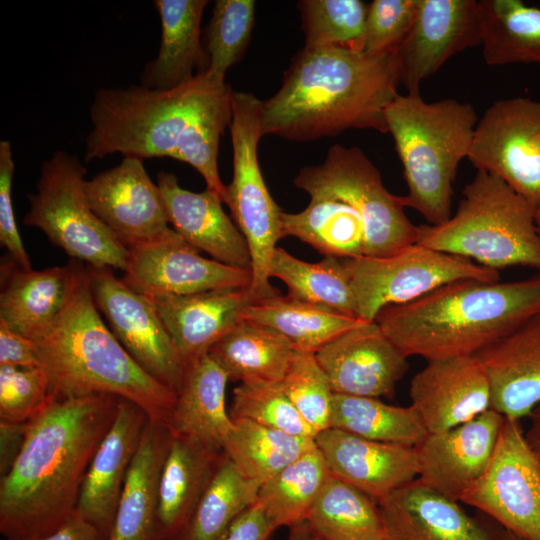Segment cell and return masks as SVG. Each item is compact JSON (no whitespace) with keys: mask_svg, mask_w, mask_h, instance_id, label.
I'll return each mask as SVG.
<instances>
[{"mask_svg":"<svg viewBox=\"0 0 540 540\" xmlns=\"http://www.w3.org/2000/svg\"><path fill=\"white\" fill-rule=\"evenodd\" d=\"M232 95L231 86L207 70L168 90L100 88L89 109L85 161L114 153L141 160L173 158L192 166L224 202L226 185L217 158L232 119Z\"/></svg>","mask_w":540,"mask_h":540,"instance_id":"1","label":"cell"},{"mask_svg":"<svg viewBox=\"0 0 540 540\" xmlns=\"http://www.w3.org/2000/svg\"><path fill=\"white\" fill-rule=\"evenodd\" d=\"M119 399L51 392L46 406L28 421L24 445L0 480V532L7 540L45 536L76 511L88 466Z\"/></svg>","mask_w":540,"mask_h":540,"instance_id":"2","label":"cell"},{"mask_svg":"<svg viewBox=\"0 0 540 540\" xmlns=\"http://www.w3.org/2000/svg\"><path fill=\"white\" fill-rule=\"evenodd\" d=\"M399 85L397 51L303 47L279 90L261 101L262 134L306 142L351 128L388 133L385 111Z\"/></svg>","mask_w":540,"mask_h":540,"instance_id":"3","label":"cell"},{"mask_svg":"<svg viewBox=\"0 0 540 540\" xmlns=\"http://www.w3.org/2000/svg\"><path fill=\"white\" fill-rule=\"evenodd\" d=\"M539 313L540 272L508 282L455 281L384 308L375 322L406 357L430 361L474 356Z\"/></svg>","mask_w":540,"mask_h":540,"instance_id":"4","label":"cell"},{"mask_svg":"<svg viewBox=\"0 0 540 540\" xmlns=\"http://www.w3.org/2000/svg\"><path fill=\"white\" fill-rule=\"evenodd\" d=\"M73 261L67 302L34 339L51 392L61 396L113 395L166 424L177 394L145 372L104 324L91 295L86 266Z\"/></svg>","mask_w":540,"mask_h":540,"instance_id":"5","label":"cell"},{"mask_svg":"<svg viewBox=\"0 0 540 540\" xmlns=\"http://www.w3.org/2000/svg\"><path fill=\"white\" fill-rule=\"evenodd\" d=\"M385 121L404 170L405 207L429 225L445 222L452 215L457 169L468 157L478 122L474 108L452 98L428 103L420 93L399 94L387 107Z\"/></svg>","mask_w":540,"mask_h":540,"instance_id":"6","label":"cell"},{"mask_svg":"<svg viewBox=\"0 0 540 540\" xmlns=\"http://www.w3.org/2000/svg\"><path fill=\"white\" fill-rule=\"evenodd\" d=\"M417 243L497 271L522 266L540 272L535 209L483 171L464 187L454 215L438 225L419 226Z\"/></svg>","mask_w":540,"mask_h":540,"instance_id":"7","label":"cell"},{"mask_svg":"<svg viewBox=\"0 0 540 540\" xmlns=\"http://www.w3.org/2000/svg\"><path fill=\"white\" fill-rule=\"evenodd\" d=\"M233 147V178L226 185L224 203L249 247L255 300L280 295L270 284L269 264L277 242L283 238L282 210L272 198L258 162L261 100L248 92H233L229 125Z\"/></svg>","mask_w":540,"mask_h":540,"instance_id":"8","label":"cell"},{"mask_svg":"<svg viewBox=\"0 0 540 540\" xmlns=\"http://www.w3.org/2000/svg\"><path fill=\"white\" fill-rule=\"evenodd\" d=\"M85 175L76 156L56 151L41 165L23 224L40 229L73 260L125 271L129 251L90 208Z\"/></svg>","mask_w":540,"mask_h":540,"instance_id":"9","label":"cell"},{"mask_svg":"<svg viewBox=\"0 0 540 540\" xmlns=\"http://www.w3.org/2000/svg\"><path fill=\"white\" fill-rule=\"evenodd\" d=\"M293 182L309 195L331 194L355 208L365 228L364 256H388L417 243L419 226L406 215L402 196L386 189L358 147L331 146L321 164L303 167Z\"/></svg>","mask_w":540,"mask_h":540,"instance_id":"10","label":"cell"},{"mask_svg":"<svg viewBox=\"0 0 540 540\" xmlns=\"http://www.w3.org/2000/svg\"><path fill=\"white\" fill-rule=\"evenodd\" d=\"M343 260L356 317L367 322L375 321L384 308L413 302L455 281H499L497 270L419 243L388 256Z\"/></svg>","mask_w":540,"mask_h":540,"instance_id":"11","label":"cell"},{"mask_svg":"<svg viewBox=\"0 0 540 540\" xmlns=\"http://www.w3.org/2000/svg\"><path fill=\"white\" fill-rule=\"evenodd\" d=\"M468 160L505 182L535 211L540 206V101L500 99L476 124Z\"/></svg>","mask_w":540,"mask_h":540,"instance_id":"12","label":"cell"},{"mask_svg":"<svg viewBox=\"0 0 540 540\" xmlns=\"http://www.w3.org/2000/svg\"><path fill=\"white\" fill-rule=\"evenodd\" d=\"M461 502L527 540H540V464L519 420L504 417L490 463Z\"/></svg>","mask_w":540,"mask_h":540,"instance_id":"13","label":"cell"},{"mask_svg":"<svg viewBox=\"0 0 540 540\" xmlns=\"http://www.w3.org/2000/svg\"><path fill=\"white\" fill-rule=\"evenodd\" d=\"M86 270L93 301L113 335L145 372L177 394L187 367L152 303L111 268Z\"/></svg>","mask_w":540,"mask_h":540,"instance_id":"14","label":"cell"},{"mask_svg":"<svg viewBox=\"0 0 540 540\" xmlns=\"http://www.w3.org/2000/svg\"><path fill=\"white\" fill-rule=\"evenodd\" d=\"M128 251L121 279L145 297L248 288L252 281L251 271L202 257L171 228Z\"/></svg>","mask_w":540,"mask_h":540,"instance_id":"15","label":"cell"},{"mask_svg":"<svg viewBox=\"0 0 540 540\" xmlns=\"http://www.w3.org/2000/svg\"><path fill=\"white\" fill-rule=\"evenodd\" d=\"M481 44L479 1L418 0L413 26L397 50L400 84L419 93L452 56Z\"/></svg>","mask_w":540,"mask_h":540,"instance_id":"16","label":"cell"},{"mask_svg":"<svg viewBox=\"0 0 540 540\" xmlns=\"http://www.w3.org/2000/svg\"><path fill=\"white\" fill-rule=\"evenodd\" d=\"M84 190L94 214L127 249L170 228L160 189L141 159L123 157L119 165L86 180Z\"/></svg>","mask_w":540,"mask_h":540,"instance_id":"17","label":"cell"},{"mask_svg":"<svg viewBox=\"0 0 540 540\" xmlns=\"http://www.w3.org/2000/svg\"><path fill=\"white\" fill-rule=\"evenodd\" d=\"M315 357L326 373L335 394L362 397H391L409 364L398 347L375 322L342 333Z\"/></svg>","mask_w":540,"mask_h":540,"instance_id":"18","label":"cell"},{"mask_svg":"<svg viewBox=\"0 0 540 540\" xmlns=\"http://www.w3.org/2000/svg\"><path fill=\"white\" fill-rule=\"evenodd\" d=\"M504 416L489 409L476 418L438 433L415 447L417 479L443 496L460 501L493 456Z\"/></svg>","mask_w":540,"mask_h":540,"instance_id":"19","label":"cell"},{"mask_svg":"<svg viewBox=\"0 0 540 540\" xmlns=\"http://www.w3.org/2000/svg\"><path fill=\"white\" fill-rule=\"evenodd\" d=\"M409 394L428 433L449 430L491 408L489 378L475 355L427 361L411 379Z\"/></svg>","mask_w":540,"mask_h":540,"instance_id":"20","label":"cell"},{"mask_svg":"<svg viewBox=\"0 0 540 540\" xmlns=\"http://www.w3.org/2000/svg\"><path fill=\"white\" fill-rule=\"evenodd\" d=\"M149 420L136 404L119 399L116 416L85 474L76 511L107 538L121 492Z\"/></svg>","mask_w":540,"mask_h":540,"instance_id":"21","label":"cell"},{"mask_svg":"<svg viewBox=\"0 0 540 540\" xmlns=\"http://www.w3.org/2000/svg\"><path fill=\"white\" fill-rule=\"evenodd\" d=\"M383 540H498L497 528L417 478L378 502Z\"/></svg>","mask_w":540,"mask_h":540,"instance_id":"22","label":"cell"},{"mask_svg":"<svg viewBox=\"0 0 540 540\" xmlns=\"http://www.w3.org/2000/svg\"><path fill=\"white\" fill-rule=\"evenodd\" d=\"M314 440L330 474L376 502L418 476L415 447L372 441L336 428L321 431Z\"/></svg>","mask_w":540,"mask_h":540,"instance_id":"23","label":"cell"},{"mask_svg":"<svg viewBox=\"0 0 540 540\" xmlns=\"http://www.w3.org/2000/svg\"><path fill=\"white\" fill-rule=\"evenodd\" d=\"M168 222L172 229L198 251H205L223 264L251 271L246 239L222 208V199L206 188L192 192L179 185L177 177L157 175Z\"/></svg>","mask_w":540,"mask_h":540,"instance_id":"24","label":"cell"},{"mask_svg":"<svg viewBox=\"0 0 540 540\" xmlns=\"http://www.w3.org/2000/svg\"><path fill=\"white\" fill-rule=\"evenodd\" d=\"M186 367L244 318L254 301L248 288H227L181 296L147 297Z\"/></svg>","mask_w":540,"mask_h":540,"instance_id":"25","label":"cell"},{"mask_svg":"<svg viewBox=\"0 0 540 540\" xmlns=\"http://www.w3.org/2000/svg\"><path fill=\"white\" fill-rule=\"evenodd\" d=\"M491 386V409L520 420L540 405V313L475 355Z\"/></svg>","mask_w":540,"mask_h":540,"instance_id":"26","label":"cell"},{"mask_svg":"<svg viewBox=\"0 0 540 540\" xmlns=\"http://www.w3.org/2000/svg\"><path fill=\"white\" fill-rule=\"evenodd\" d=\"M221 456L222 452L195 437L171 432L158 483V540L177 536L209 485Z\"/></svg>","mask_w":540,"mask_h":540,"instance_id":"27","label":"cell"},{"mask_svg":"<svg viewBox=\"0 0 540 540\" xmlns=\"http://www.w3.org/2000/svg\"><path fill=\"white\" fill-rule=\"evenodd\" d=\"M74 261L42 270L1 265L0 322L32 340L57 318L69 297Z\"/></svg>","mask_w":540,"mask_h":540,"instance_id":"28","label":"cell"},{"mask_svg":"<svg viewBox=\"0 0 540 540\" xmlns=\"http://www.w3.org/2000/svg\"><path fill=\"white\" fill-rule=\"evenodd\" d=\"M171 432L148 420L130 465L108 540H158V483Z\"/></svg>","mask_w":540,"mask_h":540,"instance_id":"29","label":"cell"},{"mask_svg":"<svg viewBox=\"0 0 540 540\" xmlns=\"http://www.w3.org/2000/svg\"><path fill=\"white\" fill-rule=\"evenodd\" d=\"M161 20V43L157 57L140 77L142 86L168 90L209 67V57L201 40V19L207 0H155Z\"/></svg>","mask_w":540,"mask_h":540,"instance_id":"30","label":"cell"},{"mask_svg":"<svg viewBox=\"0 0 540 540\" xmlns=\"http://www.w3.org/2000/svg\"><path fill=\"white\" fill-rule=\"evenodd\" d=\"M228 377L207 354L190 363L166 422L172 433L188 435L222 452L233 422L225 406Z\"/></svg>","mask_w":540,"mask_h":540,"instance_id":"31","label":"cell"},{"mask_svg":"<svg viewBox=\"0 0 540 540\" xmlns=\"http://www.w3.org/2000/svg\"><path fill=\"white\" fill-rule=\"evenodd\" d=\"M294 352L280 333L243 318L210 348L208 355L229 381L281 382Z\"/></svg>","mask_w":540,"mask_h":540,"instance_id":"32","label":"cell"},{"mask_svg":"<svg viewBox=\"0 0 540 540\" xmlns=\"http://www.w3.org/2000/svg\"><path fill=\"white\" fill-rule=\"evenodd\" d=\"M283 236L308 243L325 256H364L365 228L360 214L346 201L326 193L310 194L307 207L281 213Z\"/></svg>","mask_w":540,"mask_h":540,"instance_id":"33","label":"cell"},{"mask_svg":"<svg viewBox=\"0 0 540 540\" xmlns=\"http://www.w3.org/2000/svg\"><path fill=\"white\" fill-rule=\"evenodd\" d=\"M244 318L272 328L294 351L315 354L327 343L363 320L333 309L277 295L253 301Z\"/></svg>","mask_w":540,"mask_h":540,"instance_id":"34","label":"cell"},{"mask_svg":"<svg viewBox=\"0 0 540 540\" xmlns=\"http://www.w3.org/2000/svg\"><path fill=\"white\" fill-rule=\"evenodd\" d=\"M479 7L488 65L540 64V8L521 0H480Z\"/></svg>","mask_w":540,"mask_h":540,"instance_id":"35","label":"cell"},{"mask_svg":"<svg viewBox=\"0 0 540 540\" xmlns=\"http://www.w3.org/2000/svg\"><path fill=\"white\" fill-rule=\"evenodd\" d=\"M306 522L315 540H383L377 502L331 474Z\"/></svg>","mask_w":540,"mask_h":540,"instance_id":"36","label":"cell"},{"mask_svg":"<svg viewBox=\"0 0 540 540\" xmlns=\"http://www.w3.org/2000/svg\"><path fill=\"white\" fill-rule=\"evenodd\" d=\"M222 453L248 480L260 486L316 445L314 438L295 436L247 419H231Z\"/></svg>","mask_w":540,"mask_h":540,"instance_id":"37","label":"cell"},{"mask_svg":"<svg viewBox=\"0 0 540 540\" xmlns=\"http://www.w3.org/2000/svg\"><path fill=\"white\" fill-rule=\"evenodd\" d=\"M268 275L282 280L287 285V295L293 299L356 317L354 296L343 259L324 256L322 260L310 263L277 247L270 260Z\"/></svg>","mask_w":540,"mask_h":540,"instance_id":"38","label":"cell"},{"mask_svg":"<svg viewBox=\"0 0 540 540\" xmlns=\"http://www.w3.org/2000/svg\"><path fill=\"white\" fill-rule=\"evenodd\" d=\"M330 428L372 441L408 447L418 446L428 435L411 406H393L378 398L335 393Z\"/></svg>","mask_w":540,"mask_h":540,"instance_id":"39","label":"cell"},{"mask_svg":"<svg viewBox=\"0 0 540 540\" xmlns=\"http://www.w3.org/2000/svg\"><path fill=\"white\" fill-rule=\"evenodd\" d=\"M329 476L323 454L315 445L264 482L259 488L256 501L277 528H290L306 521Z\"/></svg>","mask_w":540,"mask_h":540,"instance_id":"40","label":"cell"},{"mask_svg":"<svg viewBox=\"0 0 540 540\" xmlns=\"http://www.w3.org/2000/svg\"><path fill=\"white\" fill-rule=\"evenodd\" d=\"M259 488V484L246 479L222 453L209 485L173 540H217L257 500Z\"/></svg>","mask_w":540,"mask_h":540,"instance_id":"41","label":"cell"},{"mask_svg":"<svg viewBox=\"0 0 540 540\" xmlns=\"http://www.w3.org/2000/svg\"><path fill=\"white\" fill-rule=\"evenodd\" d=\"M297 6L304 47L363 51L368 4L361 0H303Z\"/></svg>","mask_w":540,"mask_h":540,"instance_id":"42","label":"cell"},{"mask_svg":"<svg viewBox=\"0 0 540 540\" xmlns=\"http://www.w3.org/2000/svg\"><path fill=\"white\" fill-rule=\"evenodd\" d=\"M253 0H216L206 29L207 72L223 80L249 45L255 22Z\"/></svg>","mask_w":540,"mask_h":540,"instance_id":"43","label":"cell"},{"mask_svg":"<svg viewBox=\"0 0 540 540\" xmlns=\"http://www.w3.org/2000/svg\"><path fill=\"white\" fill-rule=\"evenodd\" d=\"M231 419H247L284 433L315 438L280 382H242L233 391Z\"/></svg>","mask_w":540,"mask_h":540,"instance_id":"44","label":"cell"},{"mask_svg":"<svg viewBox=\"0 0 540 540\" xmlns=\"http://www.w3.org/2000/svg\"><path fill=\"white\" fill-rule=\"evenodd\" d=\"M280 383L315 436L330 428L334 392L315 354L295 351Z\"/></svg>","mask_w":540,"mask_h":540,"instance_id":"45","label":"cell"},{"mask_svg":"<svg viewBox=\"0 0 540 540\" xmlns=\"http://www.w3.org/2000/svg\"><path fill=\"white\" fill-rule=\"evenodd\" d=\"M50 397V379L44 368L0 366V420L28 422Z\"/></svg>","mask_w":540,"mask_h":540,"instance_id":"46","label":"cell"},{"mask_svg":"<svg viewBox=\"0 0 540 540\" xmlns=\"http://www.w3.org/2000/svg\"><path fill=\"white\" fill-rule=\"evenodd\" d=\"M418 0H373L368 4L363 52H396L408 36Z\"/></svg>","mask_w":540,"mask_h":540,"instance_id":"47","label":"cell"},{"mask_svg":"<svg viewBox=\"0 0 540 540\" xmlns=\"http://www.w3.org/2000/svg\"><path fill=\"white\" fill-rule=\"evenodd\" d=\"M14 160L9 141H0V242L8 251L11 259L21 268L31 269L28 253L23 245L16 224L13 202L12 183Z\"/></svg>","mask_w":540,"mask_h":540,"instance_id":"48","label":"cell"},{"mask_svg":"<svg viewBox=\"0 0 540 540\" xmlns=\"http://www.w3.org/2000/svg\"><path fill=\"white\" fill-rule=\"evenodd\" d=\"M276 529L271 517L255 501L229 524L217 540H270Z\"/></svg>","mask_w":540,"mask_h":540,"instance_id":"49","label":"cell"},{"mask_svg":"<svg viewBox=\"0 0 540 540\" xmlns=\"http://www.w3.org/2000/svg\"><path fill=\"white\" fill-rule=\"evenodd\" d=\"M42 367L34 340L0 322V366Z\"/></svg>","mask_w":540,"mask_h":540,"instance_id":"50","label":"cell"},{"mask_svg":"<svg viewBox=\"0 0 540 540\" xmlns=\"http://www.w3.org/2000/svg\"><path fill=\"white\" fill-rule=\"evenodd\" d=\"M28 422L0 420V474L5 475L18 457L27 434Z\"/></svg>","mask_w":540,"mask_h":540,"instance_id":"51","label":"cell"},{"mask_svg":"<svg viewBox=\"0 0 540 540\" xmlns=\"http://www.w3.org/2000/svg\"><path fill=\"white\" fill-rule=\"evenodd\" d=\"M33 540H108V538L75 511L53 532Z\"/></svg>","mask_w":540,"mask_h":540,"instance_id":"52","label":"cell"},{"mask_svg":"<svg viewBox=\"0 0 540 540\" xmlns=\"http://www.w3.org/2000/svg\"><path fill=\"white\" fill-rule=\"evenodd\" d=\"M530 426L525 434V439L532 449L540 464V405L529 414Z\"/></svg>","mask_w":540,"mask_h":540,"instance_id":"53","label":"cell"},{"mask_svg":"<svg viewBox=\"0 0 540 540\" xmlns=\"http://www.w3.org/2000/svg\"><path fill=\"white\" fill-rule=\"evenodd\" d=\"M287 540H315L306 521L291 526Z\"/></svg>","mask_w":540,"mask_h":540,"instance_id":"54","label":"cell"},{"mask_svg":"<svg viewBox=\"0 0 540 540\" xmlns=\"http://www.w3.org/2000/svg\"><path fill=\"white\" fill-rule=\"evenodd\" d=\"M497 536L498 540H527L501 526L497 528Z\"/></svg>","mask_w":540,"mask_h":540,"instance_id":"55","label":"cell"},{"mask_svg":"<svg viewBox=\"0 0 540 540\" xmlns=\"http://www.w3.org/2000/svg\"><path fill=\"white\" fill-rule=\"evenodd\" d=\"M535 222L540 235V206L535 211Z\"/></svg>","mask_w":540,"mask_h":540,"instance_id":"56","label":"cell"}]
</instances>
